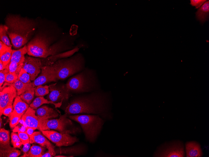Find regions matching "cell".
<instances>
[{"mask_svg": "<svg viewBox=\"0 0 209 157\" xmlns=\"http://www.w3.org/2000/svg\"><path fill=\"white\" fill-rule=\"evenodd\" d=\"M111 110L110 94L99 90L74 96L64 111L67 115L94 114L107 119L111 117Z\"/></svg>", "mask_w": 209, "mask_h": 157, "instance_id": "cell-1", "label": "cell"}, {"mask_svg": "<svg viewBox=\"0 0 209 157\" xmlns=\"http://www.w3.org/2000/svg\"><path fill=\"white\" fill-rule=\"evenodd\" d=\"M7 34L15 49L21 48L29 40L35 29L34 22L18 15H9L5 20Z\"/></svg>", "mask_w": 209, "mask_h": 157, "instance_id": "cell-2", "label": "cell"}, {"mask_svg": "<svg viewBox=\"0 0 209 157\" xmlns=\"http://www.w3.org/2000/svg\"><path fill=\"white\" fill-rule=\"evenodd\" d=\"M65 84L70 93L77 94L97 91L100 87L95 71L87 67L71 76Z\"/></svg>", "mask_w": 209, "mask_h": 157, "instance_id": "cell-3", "label": "cell"}, {"mask_svg": "<svg viewBox=\"0 0 209 157\" xmlns=\"http://www.w3.org/2000/svg\"><path fill=\"white\" fill-rule=\"evenodd\" d=\"M53 75L56 79H65L83 70L85 60L83 55L78 53L69 58L60 59L49 65Z\"/></svg>", "mask_w": 209, "mask_h": 157, "instance_id": "cell-4", "label": "cell"}, {"mask_svg": "<svg viewBox=\"0 0 209 157\" xmlns=\"http://www.w3.org/2000/svg\"><path fill=\"white\" fill-rule=\"evenodd\" d=\"M69 117L80 124L87 140L90 142H95L104 123L100 116L94 114H78L70 115Z\"/></svg>", "mask_w": 209, "mask_h": 157, "instance_id": "cell-5", "label": "cell"}, {"mask_svg": "<svg viewBox=\"0 0 209 157\" xmlns=\"http://www.w3.org/2000/svg\"><path fill=\"white\" fill-rule=\"evenodd\" d=\"M51 44L50 39L36 36L27 44V54L35 57L46 58L48 56L57 55L63 50L61 44Z\"/></svg>", "mask_w": 209, "mask_h": 157, "instance_id": "cell-6", "label": "cell"}, {"mask_svg": "<svg viewBox=\"0 0 209 157\" xmlns=\"http://www.w3.org/2000/svg\"><path fill=\"white\" fill-rule=\"evenodd\" d=\"M67 117L65 113L60 115L58 119L40 120L39 130L54 129L61 133L69 134L77 132L78 128L73 126L72 122Z\"/></svg>", "mask_w": 209, "mask_h": 157, "instance_id": "cell-7", "label": "cell"}, {"mask_svg": "<svg viewBox=\"0 0 209 157\" xmlns=\"http://www.w3.org/2000/svg\"><path fill=\"white\" fill-rule=\"evenodd\" d=\"M185 153L182 143L175 141L165 143L159 147L155 153L154 157H183Z\"/></svg>", "mask_w": 209, "mask_h": 157, "instance_id": "cell-8", "label": "cell"}, {"mask_svg": "<svg viewBox=\"0 0 209 157\" xmlns=\"http://www.w3.org/2000/svg\"><path fill=\"white\" fill-rule=\"evenodd\" d=\"M43 134L58 147L71 145L78 141L77 137L69 134L59 133L54 130H42Z\"/></svg>", "mask_w": 209, "mask_h": 157, "instance_id": "cell-9", "label": "cell"}, {"mask_svg": "<svg viewBox=\"0 0 209 157\" xmlns=\"http://www.w3.org/2000/svg\"><path fill=\"white\" fill-rule=\"evenodd\" d=\"M49 90L47 99L55 103L66 101L70 96L65 84L55 83L49 85Z\"/></svg>", "mask_w": 209, "mask_h": 157, "instance_id": "cell-10", "label": "cell"}, {"mask_svg": "<svg viewBox=\"0 0 209 157\" xmlns=\"http://www.w3.org/2000/svg\"><path fill=\"white\" fill-rule=\"evenodd\" d=\"M6 82V85L0 87V113L3 114V109L7 106L12 105L13 100L17 96V92L13 84Z\"/></svg>", "mask_w": 209, "mask_h": 157, "instance_id": "cell-11", "label": "cell"}, {"mask_svg": "<svg viewBox=\"0 0 209 157\" xmlns=\"http://www.w3.org/2000/svg\"><path fill=\"white\" fill-rule=\"evenodd\" d=\"M42 66L39 58L26 56L22 68L30 75L31 80L33 81L40 72Z\"/></svg>", "mask_w": 209, "mask_h": 157, "instance_id": "cell-12", "label": "cell"}, {"mask_svg": "<svg viewBox=\"0 0 209 157\" xmlns=\"http://www.w3.org/2000/svg\"><path fill=\"white\" fill-rule=\"evenodd\" d=\"M41 70V74L32 82L33 87L57 81L51 72L49 65L42 66Z\"/></svg>", "mask_w": 209, "mask_h": 157, "instance_id": "cell-13", "label": "cell"}, {"mask_svg": "<svg viewBox=\"0 0 209 157\" xmlns=\"http://www.w3.org/2000/svg\"><path fill=\"white\" fill-rule=\"evenodd\" d=\"M29 136L30 144H38L41 146L47 148L48 151L52 153L54 156L56 155L54 146L40 131L34 132Z\"/></svg>", "mask_w": 209, "mask_h": 157, "instance_id": "cell-14", "label": "cell"}, {"mask_svg": "<svg viewBox=\"0 0 209 157\" xmlns=\"http://www.w3.org/2000/svg\"><path fill=\"white\" fill-rule=\"evenodd\" d=\"M21 120L27 127H34L39 130L40 120L35 114V111L29 107L22 116Z\"/></svg>", "mask_w": 209, "mask_h": 157, "instance_id": "cell-15", "label": "cell"}, {"mask_svg": "<svg viewBox=\"0 0 209 157\" xmlns=\"http://www.w3.org/2000/svg\"><path fill=\"white\" fill-rule=\"evenodd\" d=\"M36 115L40 120L55 118L59 115L58 113L52 108L43 106L36 110Z\"/></svg>", "mask_w": 209, "mask_h": 157, "instance_id": "cell-16", "label": "cell"}, {"mask_svg": "<svg viewBox=\"0 0 209 157\" xmlns=\"http://www.w3.org/2000/svg\"><path fill=\"white\" fill-rule=\"evenodd\" d=\"M186 157H200L203 153L200 144L196 141L187 142L185 144Z\"/></svg>", "mask_w": 209, "mask_h": 157, "instance_id": "cell-17", "label": "cell"}, {"mask_svg": "<svg viewBox=\"0 0 209 157\" xmlns=\"http://www.w3.org/2000/svg\"><path fill=\"white\" fill-rule=\"evenodd\" d=\"M56 154H64L74 156L82 155L84 151V148L81 145H78L67 148H60L54 149Z\"/></svg>", "mask_w": 209, "mask_h": 157, "instance_id": "cell-18", "label": "cell"}, {"mask_svg": "<svg viewBox=\"0 0 209 157\" xmlns=\"http://www.w3.org/2000/svg\"><path fill=\"white\" fill-rule=\"evenodd\" d=\"M12 51L11 47L0 41V60L6 66L9 65L10 62Z\"/></svg>", "mask_w": 209, "mask_h": 157, "instance_id": "cell-19", "label": "cell"}, {"mask_svg": "<svg viewBox=\"0 0 209 157\" xmlns=\"http://www.w3.org/2000/svg\"><path fill=\"white\" fill-rule=\"evenodd\" d=\"M27 52V48L25 45L18 50H13L10 62H14L19 64H23L25 55Z\"/></svg>", "mask_w": 209, "mask_h": 157, "instance_id": "cell-20", "label": "cell"}, {"mask_svg": "<svg viewBox=\"0 0 209 157\" xmlns=\"http://www.w3.org/2000/svg\"><path fill=\"white\" fill-rule=\"evenodd\" d=\"M13 112L22 116L29 107V104L23 101L19 96L17 95L13 103Z\"/></svg>", "mask_w": 209, "mask_h": 157, "instance_id": "cell-21", "label": "cell"}, {"mask_svg": "<svg viewBox=\"0 0 209 157\" xmlns=\"http://www.w3.org/2000/svg\"><path fill=\"white\" fill-rule=\"evenodd\" d=\"M209 1H206L200 7L196 13L197 19L204 23L209 18Z\"/></svg>", "mask_w": 209, "mask_h": 157, "instance_id": "cell-22", "label": "cell"}, {"mask_svg": "<svg viewBox=\"0 0 209 157\" xmlns=\"http://www.w3.org/2000/svg\"><path fill=\"white\" fill-rule=\"evenodd\" d=\"M20 154V151L10 145L0 147V157H18Z\"/></svg>", "mask_w": 209, "mask_h": 157, "instance_id": "cell-23", "label": "cell"}, {"mask_svg": "<svg viewBox=\"0 0 209 157\" xmlns=\"http://www.w3.org/2000/svg\"><path fill=\"white\" fill-rule=\"evenodd\" d=\"M62 101L55 103L45 99L43 97H39L36 98L29 105V107L33 109H36L44 104H51L55 106V108L60 107L62 103Z\"/></svg>", "mask_w": 209, "mask_h": 157, "instance_id": "cell-24", "label": "cell"}, {"mask_svg": "<svg viewBox=\"0 0 209 157\" xmlns=\"http://www.w3.org/2000/svg\"><path fill=\"white\" fill-rule=\"evenodd\" d=\"M33 144L29 151L26 154L20 157H41L44 153L46 147Z\"/></svg>", "mask_w": 209, "mask_h": 157, "instance_id": "cell-25", "label": "cell"}, {"mask_svg": "<svg viewBox=\"0 0 209 157\" xmlns=\"http://www.w3.org/2000/svg\"><path fill=\"white\" fill-rule=\"evenodd\" d=\"M13 85L17 90V95L18 96H20L26 91L33 87L32 82L24 83L18 79L14 82Z\"/></svg>", "mask_w": 209, "mask_h": 157, "instance_id": "cell-26", "label": "cell"}, {"mask_svg": "<svg viewBox=\"0 0 209 157\" xmlns=\"http://www.w3.org/2000/svg\"><path fill=\"white\" fill-rule=\"evenodd\" d=\"M35 88L33 87L21 94L19 96L22 100L30 105L34 98Z\"/></svg>", "mask_w": 209, "mask_h": 157, "instance_id": "cell-27", "label": "cell"}, {"mask_svg": "<svg viewBox=\"0 0 209 157\" xmlns=\"http://www.w3.org/2000/svg\"><path fill=\"white\" fill-rule=\"evenodd\" d=\"M8 28L5 24L0 26V41L8 47H12L10 40L7 36Z\"/></svg>", "mask_w": 209, "mask_h": 157, "instance_id": "cell-28", "label": "cell"}, {"mask_svg": "<svg viewBox=\"0 0 209 157\" xmlns=\"http://www.w3.org/2000/svg\"><path fill=\"white\" fill-rule=\"evenodd\" d=\"M10 145L9 131L3 128L0 129V147Z\"/></svg>", "mask_w": 209, "mask_h": 157, "instance_id": "cell-29", "label": "cell"}, {"mask_svg": "<svg viewBox=\"0 0 209 157\" xmlns=\"http://www.w3.org/2000/svg\"><path fill=\"white\" fill-rule=\"evenodd\" d=\"M49 92V86L46 85L43 86L40 85L35 87V95L38 97H43L48 94Z\"/></svg>", "mask_w": 209, "mask_h": 157, "instance_id": "cell-30", "label": "cell"}, {"mask_svg": "<svg viewBox=\"0 0 209 157\" xmlns=\"http://www.w3.org/2000/svg\"><path fill=\"white\" fill-rule=\"evenodd\" d=\"M23 64H19L14 62H10L9 64V72L18 76Z\"/></svg>", "mask_w": 209, "mask_h": 157, "instance_id": "cell-31", "label": "cell"}, {"mask_svg": "<svg viewBox=\"0 0 209 157\" xmlns=\"http://www.w3.org/2000/svg\"><path fill=\"white\" fill-rule=\"evenodd\" d=\"M22 116L13 112L10 119L9 126L11 128H14L19 123L21 119Z\"/></svg>", "mask_w": 209, "mask_h": 157, "instance_id": "cell-32", "label": "cell"}, {"mask_svg": "<svg viewBox=\"0 0 209 157\" xmlns=\"http://www.w3.org/2000/svg\"><path fill=\"white\" fill-rule=\"evenodd\" d=\"M18 79L24 83L31 82L30 75L23 68L21 69L18 75Z\"/></svg>", "mask_w": 209, "mask_h": 157, "instance_id": "cell-33", "label": "cell"}, {"mask_svg": "<svg viewBox=\"0 0 209 157\" xmlns=\"http://www.w3.org/2000/svg\"><path fill=\"white\" fill-rule=\"evenodd\" d=\"M11 143L13 147L19 148L23 144L18 134L14 132H12L11 134Z\"/></svg>", "mask_w": 209, "mask_h": 157, "instance_id": "cell-34", "label": "cell"}, {"mask_svg": "<svg viewBox=\"0 0 209 157\" xmlns=\"http://www.w3.org/2000/svg\"><path fill=\"white\" fill-rule=\"evenodd\" d=\"M18 134L23 145L30 143L29 138L26 131H18Z\"/></svg>", "mask_w": 209, "mask_h": 157, "instance_id": "cell-35", "label": "cell"}, {"mask_svg": "<svg viewBox=\"0 0 209 157\" xmlns=\"http://www.w3.org/2000/svg\"><path fill=\"white\" fill-rule=\"evenodd\" d=\"M18 76L9 72L6 75L5 82L13 84L18 79Z\"/></svg>", "mask_w": 209, "mask_h": 157, "instance_id": "cell-36", "label": "cell"}, {"mask_svg": "<svg viewBox=\"0 0 209 157\" xmlns=\"http://www.w3.org/2000/svg\"><path fill=\"white\" fill-rule=\"evenodd\" d=\"M13 111V105H10L7 106L3 109V114L8 116L10 119Z\"/></svg>", "mask_w": 209, "mask_h": 157, "instance_id": "cell-37", "label": "cell"}, {"mask_svg": "<svg viewBox=\"0 0 209 157\" xmlns=\"http://www.w3.org/2000/svg\"><path fill=\"white\" fill-rule=\"evenodd\" d=\"M9 72L8 67L1 71H0V86L2 87L5 82L6 76L7 74Z\"/></svg>", "mask_w": 209, "mask_h": 157, "instance_id": "cell-38", "label": "cell"}, {"mask_svg": "<svg viewBox=\"0 0 209 157\" xmlns=\"http://www.w3.org/2000/svg\"><path fill=\"white\" fill-rule=\"evenodd\" d=\"M206 1L205 0H191L190 4L196 8H198Z\"/></svg>", "mask_w": 209, "mask_h": 157, "instance_id": "cell-39", "label": "cell"}, {"mask_svg": "<svg viewBox=\"0 0 209 157\" xmlns=\"http://www.w3.org/2000/svg\"><path fill=\"white\" fill-rule=\"evenodd\" d=\"M30 143H28L23 145V146L22 149V151L24 154L27 153L29 150L30 148Z\"/></svg>", "mask_w": 209, "mask_h": 157, "instance_id": "cell-40", "label": "cell"}, {"mask_svg": "<svg viewBox=\"0 0 209 157\" xmlns=\"http://www.w3.org/2000/svg\"><path fill=\"white\" fill-rule=\"evenodd\" d=\"M36 129L35 128L27 127L26 128V131L29 136L31 135L34 132V131Z\"/></svg>", "mask_w": 209, "mask_h": 157, "instance_id": "cell-41", "label": "cell"}, {"mask_svg": "<svg viewBox=\"0 0 209 157\" xmlns=\"http://www.w3.org/2000/svg\"><path fill=\"white\" fill-rule=\"evenodd\" d=\"M9 65H5L1 60H0V71H3L8 67Z\"/></svg>", "mask_w": 209, "mask_h": 157, "instance_id": "cell-42", "label": "cell"}, {"mask_svg": "<svg viewBox=\"0 0 209 157\" xmlns=\"http://www.w3.org/2000/svg\"><path fill=\"white\" fill-rule=\"evenodd\" d=\"M53 156H54V155L50 152L47 151V152L43 154L41 157H52Z\"/></svg>", "mask_w": 209, "mask_h": 157, "instance_id": "cell-43", "label": "cell"}, {"mask_svg": "<svg viewBox=\"0 0 209 157\" xmlns=\"http://www.w3.org/2000/svg\"><path fill=\"white\" fill-rule=\"evenodd\" d=\"M55 157H73V156H66V155H55L54 156Z\"/></svg>", "mask_w": 209, "mask_h": 157, "instance_id": "cell-44", "label": "cell"}, {"mask_svg": "<svg viewBox=\"0 0 209 157\" xmlns=\"http://www.w3.org/2000/svg\"><path fill=\"white\" fill-rule=\"evenodd\" d=\"M0 128H1V127L2 126H1V125H2L1 122H2V119H1V117H0Z\"/></svg>", "mask_w": 209, "mask_h": 157, "instance_id": "cell-45", "label": "cell"}]
</instances>
